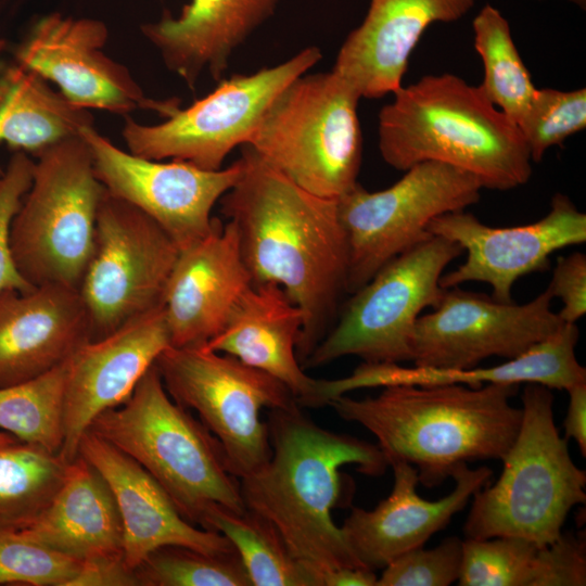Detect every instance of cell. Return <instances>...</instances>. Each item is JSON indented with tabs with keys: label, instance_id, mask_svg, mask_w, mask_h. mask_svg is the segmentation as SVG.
Here are the masks:
<instances>
[{
	"label": "cell",
	"instance_id": "obj_1",
	"mask_svg": "<svg viewBox=\"0 0 586 586\" xmlns=\"http://www.w3.org/2000/svg\"><path fill=\"white\" fill-rule=\"evenodd\" d=\"M242 170L221 199L253 284L273 283L304 314L296 354L302 366L334 324L347 293L348 244L336 199L315 195L241 150Z\"/></svg>",
	"mask_w": 586,
	"mask_h": 586
},
{
	"label": "cell",
	"instance_id": "obj_2",
	"mask_svg": "<svg viewBox=\"0 0 586 586\" xmlns=\"http://www.w3.org/2000/svg\"><path fill=\"white\" fill-rule=\"evenodd\" d=\"M268 461L240 479L246 509L270 521L292 555L321 586L324 572L362 568L334 523L332 510L342 497L345 464L379 476L388 466L377 444L335 433L314 422L296 404L269 410Z\"/></svg>",
	"mask_w": 586,
	"mask_h": 586
},
{
	"label": "cell",
	"instance_id": "obj_3",
	"mask_svg": "<svg viewBox=\"0 0 586 586\" xmlns=\"http://www.w3.org/2000/svg\"><path fill=\"white\" fill-rule=\"evenodd\" d=\"M382 388L377 396L342 395L328 405L371 432L388 464L413 466L426 487L441 485L463 463L501 460L520 428L522 409L510 403L517 384Z\"/></svg>",
	"mask_w": 586,
	"mask_h": 586
},
{
	"label": "cell",
	"instance_id": "obj_4",
	"mask_svg": "<svg viewBox=\"0 0 586 586\" xmlns=\"http://www.w3.org/2000/svg\"><path fill=\"white\" fill-rule=\"evenodd\" d=\"M379 113V150L397 170L426 161L475 176L483 188L526 183L532 160L518 125L454 74L426 75L394 93Z\"/></svg>",
	"mask_w": 586,
	"mask_h": 586
},
{
	"label": "cell",
	"instance_id": "obj_5",
	"mask_svg": "<svg viewBox=\"0 0 586 586\" xmlns=\"http://www.w3.org/2000/svg\"><path fill=\"white\" fill-rule=\"evenodd\" d=\"M88 430L148 471L190 523L198 525L211 504L245 510L220 443L169 396L155 364L124 403L97 416Z\"/></svg>",
	"mask_w": 586,
	"mask_h": 586
},
{
	"label": "cell",
	"instance_id": "obj_6",
	"mask_svg": "<svg viewBox=\"0 0 586 586\" xmlns=\"http://www.w3.org/2000/svg\"><path fill=\"white\" fill-rule=\"evenodd\" d=\"M552 406L551 388L527 383L520 428L501 459V474L473 495L467 538L513 536L545 546L560 536L571 509L585 504L586 472L573 462Z\"/></svg>",
	"mask_w": 586,
	"mask_h": 586
},
{
	"label": "cell",
	"instance_id": "obj_7",
	"mask_svg": "<svg viewBox=\"0 0 586 586\" xmlns=\"http://www.w3.org/2000/svg\"><path fill=\"white\" fill-rule=\"evenodd\" d=\"M360 98L334 71L307 72L273 99L247 145L302 189L337 199L356 186L360 169Z\"/></svg>",
	"mask_w": 586,
	"mask_h": 586
},
{
	"label": "cell",
	"instance_id": "obj_8",
	"mask_svg": "<svg viewBox=\"0 0 586 586\" xmlns=\"http://www.w3.org/2000/svg\"><path fill=\"white\" fill-rule=\"evenodd\" d=\"M34 157L30 187L11 222L14 263L33 286L59 283L78 290L92 254L105 188L81 135Z\"/></svg>",
	"mask_w": 586,
	"mask_h": 586
},
{
	"label": "cell",
	"instance_id": "obj_9",
	"mask_svg": "<svg viewBox=\"0 0 586 586\" xmlns=\"http://www.w3.org/2000/svg\"><path fill=\"white\" fill-rule=\"evenodd\" d=\"M155 366L169 396L220 443L231 473L239 480L271 456L263 409L298 404L280 381L238 358L206 345L166 348Z\"/></svg>",
	"mask_w": 586,
	"mask_h": 586
},
{
	"label": "cell",
	"instance_id": "obj_10",
	"mask_svg": "<svg viewBox=\"0 0 586 586\" xmlns=\"http://www.w3.org/2000/svg\"><path fill=\"white\" fill-rule=\"evenodd\" d=\"M462 253L456 242L431 234L388 262L351 294L303 367H321L344 356L364 362L411 360L415 324L422 310L438 304L443 271Z\"/></svg>",
	"mask_w": 586,
	"mask_h": 586
},
{
	"label": "cell",
	"instance_id": "obj_11",
	"mask_svg": "<svg viewBox=\"0 0 586 586\" xmlns=\"http://www.w3.org/2000/svg\"><path fill=\"white\" fill-rule=\"evenodd\" d=\"M321 59V49L309 46L280 64L221 79L211 93L188 107L178 106L156 125L140 124L126 115L122 137L128 152L218 170L234 148L250 142L280 91Z\"/></svg>",
	"mask_w": 586,
	"mask_h": 586
},
{
	"label": "cell",
	"instance_id": "obj_12",
	"mask_svg": "<svg viewBox=\"0 0 586 586\" xmlns=\"http://www.w3.org/2000/svg\"><path fill=\"white\" fill-rule=\"evenodd\" d=\"M405 171L384 190L370 192L357 182L336 199L348 244V294L431 235L428 226L434 218L475 204L483 189L472 174L440 162H421Z\"/></svg>",
	"mask_w": 586,
	"mask_h": 586
},
{
	"label": "cell",
	"instance_id": "obj_13",
	"mask_svg": "<svg viewBox=\"0 0 586 586\" xmlns=\"http://www.w3.org/2000/svg\"><path fill=\"white\" fill-rule=\"evenodd\" d=\"M178 255V246L157 222L105 190L78 289L92 340L162 307Z\"/></svg>",
	"mask_w": 586,
	"mask_h": 586
},
{
	"label": "cell",
	"instance_id": "obj_14",
	"mask_svg": "<svg viewBox=\"0 0 586 586\" xmlns=\"http://www.w3.org/2000/svg\"><path fill=\"white\" fill-rule=\"evenodd\" d=\"M546 289L524 304L444 289L433 311L421 315L411 336L418 367L467 369L491 357L513 359L556 333L564 323L551 309Z\"/></svg>",
	"mask_w": 586,
	"mask_h": 586
},
{
	"label": "cell",
	"instance_id": "obj_15",
	"mask_svg": "<svg viewBox=\"0 0 586 586\" xmlns=\"http://www.w3.org/2000/svg\"><path fill=\"white\" fill-rule=\"evenodd\" d=\"M95 175L105 190L157 222L179 251L206 238L218 224L212 209L241 175L242 164L218 170L191 163L154 161L116 146L93 126L81 130Z\"/></svg>",
	"mask_w": 586,
	"mask_h": 586
},
{
	"label": "cell",
	"instance_id": "obj_16",
	"mask_svg": "<svg viewBox=\"0 0 586 586\" xmlns=\"http://www.w3.org/2000/svg\"><path fill=\"white\" fill-rule=\"evenodd\" d=\"M106 25L94 18L51 13L36 22L12 49V56L47 81H52L72 103L123 116L150 109L164 117L179 106L178 100L145 97L129 69L103 52Z\"/></svg>",
	"mask_w": 586,
	"mask_h": 586
},
{
	"label": "cell",
	"instance_id": "obj_17",
	"mask_svg": "<svg viewBox=\"0 0 586 586\" xmlns=\"http://www.w3.org/2000/svg\"><path fill=\"white\" fill-rule=\"evenodd\" d=\"M428 232L454 241L467 252L461 265L441 277L443 289L486 282L493 298L510 303L519 278L546 270L555 251L586 241V215L566 195L557 193L549 213L528 225L494 228L471 213L457 211L434 218Z\"/></svg>",
	"mask_w": 586,
	"mask_h": 586
},
{
	"label": "cell",
	"instance_id": "obj_18",
	"mask_svg": "<svg viewBox=\"0 0 586 586\" xmlns=\"http://www.w3.org/2000/svg\"><path fill=\"white\" fill-rule=\"evenodd\" d=\"M170 345L163 306L80 345L66 360L64 441L73 461L93 419L124 403L146 370Z\"/></svg>",
	"mask_w": 586,
	"mask_h": 586
},
{
	"label": "cell",
	"instance_id": "obj_19",
	"mask_svg": "<svg viewBox=\"0 0 586 586\" xmlns=\"http://www.w3.org/2000/svg\"><path fill=\"white\" fill-rule=\"evenodd\" d=\"M394 485L387 498L372 510L354 507L340 526L358 563L375 571L413 548L422 547L462 510L470 497L491 479L488 467L459 466L451 474L455 488L444 498L430 501L417 493L418 472L413 466L394 461Z\"/></svg>",
	"mask_w": 586,
	"mask_h": 586
},
{
	"label": "cell",
	"instance_id": "obj_20",
	"mask_svg": "<svg viewBox=\"0 0 586 586\" xmlns=\"http://www.w3.org/2000/svg\"><path fill=\"white\" fill-rule=\"evenodd\" d=\"M78 455L112 491L123 527V557L132 570L164 546H183L206 553L234 550L222 534L187 521L148 471L93 432L84 433Z\"/></svg>",
	"mask_w": 586,
	"mask_h": 586
},
{
	"label": "cell",
	"instance_id": "obj_21",
	"mask_svg": "<svg viewBox=\"0 0 586 586\" xmlns=\"http://www.w3.org/2000/svg\"><path fill=\"white\" fill-rule=\"evenodd\" d=\"M252 284L234 224L218 221L206 238L179 251L168 278L163 309L170 345H205Z\"/></svg>",
	"mask_w": 586,
	"mask_h": 586
},
{
	"label": "cell",
	"instance_id": "obj_22",
	"mask_svg": "<svg viewBox=\"0 0 586 586\" xmlns=\"http://www.w3.org/2000/svg\"><path fill=\"white\" fill-rule=\"evenodd\" d=\"M89 340L90 319L77 289L47 283L0 292V387L46 373Z\"/></svg>",
	"mask_w": 586,
	"mask_h": 586
},
{
	"label": "cell",
	"instance_id": "obj_23",
	"mask_svg": "<svg viewBox=\"0 0 586 586\" xmlns=\"http://www.w3.org/2000/svg\"><path fill=\"white\" fill-rule=\"evenodd\" d=\"M577 340L576 323H563L556 333L524 354L492 367L451 369L362 362L347 377L318 379L314 408L323 407L351 391L391 385L462 384L481 387L485 384L536 383L568 391L586 381V369L575 356Z\"/></svg>",
	"mask_w": 586,
	"mask_h": 586
},
{
	"label": "cell",
	"instance_id": "obj_24",
	"mask_svg": "<svg viewBox=\"0 0 586 586\" xmlns=\"http://www.w3.org/2000/svg\"><path fill=\"white\" fill-rule=\"evenodd\" d=\"M475 0H370L359 26L342 43L332 71L361 98L379 99L400 88L408 61L429 25L455 22Z\"/></svg>",
	"mask_w": 586,
	"mask_h": 586
},
{
	"label": "cell",
	"instance_id": "obj_25",
	"mask_svg": "<svg viewBox=\"0 0 586 586\" xmlns=\"http://www.w3.org/2000/svg\"><path fill=\"white\" fill-rule=\"evenodd\" d=\"M281 0H191L180 15L145 23L141 33L165 66L194 89L204 72L219 81L232 53L276 12Z\"/></svg>",
	"mask_w": 586,
	"mask_h": 586
},
{
	"label": "cell",
	"instance_id": "obj_26",
	"mask_svg": "<svg viewBox=\"0 0 586 586\" xmlns=\"http://www.w3.org/2000/svg\"><path fill=\"white\" fill-rule=\"evenodd\" d=\"M304 314L273 283L252 284L239 298L222 330L205 345L273 377L301 407H313L317 379L307 375L296 347Z\"/></svg>",
	"mask_w": 586,
	"mask_h": 586
},
{
	"label": "cell",
	"instance_id": "obj_27",
	"mask_svg": "<svg viewBox=\"0 0 586 586\" xmlns=\"http://www.w3.org/2000/svg\"><path fill=\"white\" fill-rule=\"evenodd\" d=\"M24 537L80 560L123 556V527L115 498L103 476L81 456L48 507Z\"/></svg>",
	"mask_w": 586,
	"mask_h": 586
},
{
	"label": "cell",
	"instance_id": "obj_28",
	"mask_svg": "<svg viewBox=\"0 0 586 586\" xmlns=\"http://www.w3.org/2000/svg\"><path fill=\"white\" fill-rule=\"evenodd\" d=\"M0 42V143L35 155L93 126L90 110L55 91L35 72L3 60Z\"/></svg>",
	"mask_w": 586,
	"mask_h": 586
},
{
	"label": "cell",
	"instance_id": "obj_29",
	"mask_svg": "<svg viewBox=\"0 0 586 586\" xmlns=\"http://www.w3.org/2000/svg\"><path fill=\"white\" fill-rule=\"evenodd\" d=\"M200 527L222 534L241 558L252 586H317L313 572L288 548L273 524L246 509L206 506Z\"/></svg>",
	"mask_w": 586,
	"mask_h": 586
},
{
	"label": "cell",
	"instance_id": "obj_30",
	"mask_svg": "<svg viewBox=\"0 0 586 586\" xmlns=\"http://www.w3.org/2000/svg\"><path fill=\"white\" fill-rule=\"evenodd\" d=\"M69 461L35 444L0 447V528L29 525L51 502Z\"/></svg>",
	"mask_w": 586,
	"mask_h": 586
},
{
	"label": "cell",
	"instance_id": "obj_31",
	"mask_svg": "<svg viewBox=\"0 0 586 586\" xmlns=\"http://www.w3.org/2000/svg\"><path fill=\"white\" fill-rule=\"evenodd\" d=\"M473 31L474 48L484 68L479 88L518 125L537 89L513 42L510 26L496 8L486 4L473 20Z\"/></svg>",
	"mask_w": 586,
	"mask_h": 586
},
{
	"label": "cell",
	"instance_id": "obj_32",
	"mask_svg": "<svg viewBox=\"0 0 586 586\" xmlns=\"http://www.w3.org/2000/svg\"><path fill=\"white\" fill-rule=\"evenodd\" d=\"M66 360L36 378L0 387L1 430L21 442L61 451Z\"/></svg>",
	"mask_w": 586,
	"mask_h": 586
},
{
	"label": "cell",
	"instance_id": "obj_33",
	"mask_svg": "<svg viewBox=\"0 0 586 586\" xmlns=\"http://www.w3.org/2000/svg\"><path fill=\"white\" fill-rule=\"evenodd\" d=\"M139 586H252L234 550L206 553L183 546H164L135 569Z\"/></svg>",
	"mask_w": 586,
	"mask_h": 586
},
{
	"label": "cell",
	"instance_id": "obj_34",
	"mask_svg": "<svg viewBox=\"0 0 586 586\" xmlns=\"http://www.w3.org/2000/svg\"><path fill=\"white\" fill-rule=\"evenodd\" d=\"M539 545L521 537L467 538L458 585L531 586Z\"/></svg>",
	"mask_w": 586,
	"mask_h": 586
},
{
	"label": "cell",
	"instance_id": "obj_35",
	"mask_svg": "<svg viewBox=\"0 0 586 586\" xmlns=\"http://www.w3.org/2000/svg\"><path fill=\"white\" fill-rule=\"evenodd\" d=\"M518 127L532 162H540L549 148L586 127V89H537Z\"/></svg>",
	"mask_w": 586,
	"mask_h": 586
},
{
	"label": "cell",
	"instance_id": "obj_36",
	"mask_svg": "<svg viewBox=\"0 0 586 586\" xmlns=\"http://www.w3.org/2000/svg\"><path fill=\"white\" fill-rule=\"evenodd\" d=\"M81 562L17 531H0V584L68 586Z\"/></svg>",
	"mask_w": 586,
	"mask_h": 586
},
{
	"label": "cell",
	"instance_id": "obj_37",
	"mask_svg": "<svg viewBox=\"0 0 586 586\" xmlns=\"http://www.w3.org/2000/svg\"><path fill=\"white\" fill-rule=\"evenodd\" d=\"M462 543L453 536L431 549L413 548L392 560L375 586H447L457 582L462 560Z\"/></svg>",
	"mask_w": 586,
	"mask_h": 586
},
{
	"label": "cell",
	"instance_id": "obj_38",
	"mask_svg": "<svg viewBox=\"0 0 586 586\" xmlns=\"http://www.w3.org/2000/svg\"><path fill=\"white\" fill-rule=\"evenodd\" d=\"M34 160L23 151H15L0 179V292L9 289L27 291L28 284L18 272L10 242L12 219L33 179Z\"/></svg>",
	"mask_w": 586,
	"mask_h": 586
},
{
	"label": "cell",
	"instance_id": "obj_39",
	"mask_svg": "<svg viewBox=\"0 0 586 586\" xmlns=\"http://www.w3.org/2000/svg\"><path fill=\"white\" fill-rule=\"evenodd\" d=\"M586 585V539L583 533H562L539 546L531 586Z\"/></svg>",
	"mask_w": 586,
	"mask_h": 586
},
{
	"label": "cell",
	"instance_id": "obj_40",
	"mask_svg": "<svg viewBox=\"0 0 586 586\" xmlns=\"http://www.w3.org/2000/svg\"><path fill=\"white\" fill-rule=\"evenodd\" d=\"M547 290L561 300L559 318L564 323H576L586 313V256L575 252L560 257Z\"/></svg>",
	"mask_w": 586,
	"mask_h": 586
},
{
	"label": "cell",
	"instance_id": "obj_41",
	"mask_svg": "<svg viewBox=\"0 0 586 586\" xmlns=\"http://www.w3.org/2000/svg\"><path fill=\"white\" fill-rule=\"evenodd\" d=\"M68 586H139V582L124 557L113 556L82 560Z\"/></svg>",
	"mask_w": 586,
	"mask_h": 586
},
{
	"label": "cell",
	"instance_id": "obj_42",
	"mask_svg": "<svg viewBox=\"0 0 586 586\" xmlns=\"http://www.w3.org/2000/svg\"><path fill=\"white\" fill-rule=\"evenodd\" d=\"M570 396L564 420L565 438H573L581 454L586 456V381L573 385L566 391Z\"/></svg>",
	"mask_w": 586,
	"mask_h": 586
},
{
	"label": "cell",
	"instance_id": "obj_43",
	"mask_svg": "<svg viewBox=\"0 0 586 586\" xmlns=\"http://www.w3.org/2000/svg\"><path fill=\"white\" fill-rule=\"evenodd\" d=\"M374 571L366 568L343 566L329 570L321 576V586H375Z\"/></svg>",
	"mask_w": 586,
	"mask_h": 586
},
{
	"label": "cell",
	"instance_id": "obj_44",
	"mask_svg": "<svg viewBox=\"0 0 586 586\" xmlns=\"http://www.w3.org/2000/svg\"><path fill=\"white\" fill-rule=\"evenodd\" d=\"M16 442H18V440L15 436H13L12 434L3 430H0V447L10 445Z\"/></svg>",
	"mask_w": 586,
	"mask_h": 586
},
{
	"label": "cell",
	"instance_id": "obj_45",
	"mask_svg": "<svg viewBox=\"0 0 586 586\" xmlns=\"http://www.w3.org/2000/svg\"><path fill=\"white\" fill-rule=\"evenodd\" d=\"M576 5H578L581 9L585 10L586 7V0H568Z\"/></svg>",
	"mask_w": 586,
	"mask_h": 586
},
{
	"label": "cell",
	"instance_id": "obj_46",
	"mask_svg": "<svg viewBox=\"0 0 586 586\" xmlns=\"http://www.w3.org/2000/svg\"><path fill=\"white\" fill-rule=\"evenodd\" d=\"M3 174H4V169H2V167L0 166V179L3 176Z\"/></svg>",
	"mask_w": 586,
	"mask_h": 586
},
{
	"label": "cell",
	"instance_id": "obj_47",
	"mask_svg": "<svg viewBox=\"0 0 586 586\" xmlns=\"http://www.w3.org/2000/svg\"><path fill=\"white\" fill-rule=\"evenodd\" d=\"M0 531H5V530H1V528H0Z\"/></svg>",
	"mask_w": 586,
	"mask_h": 586
}]
</instances>
